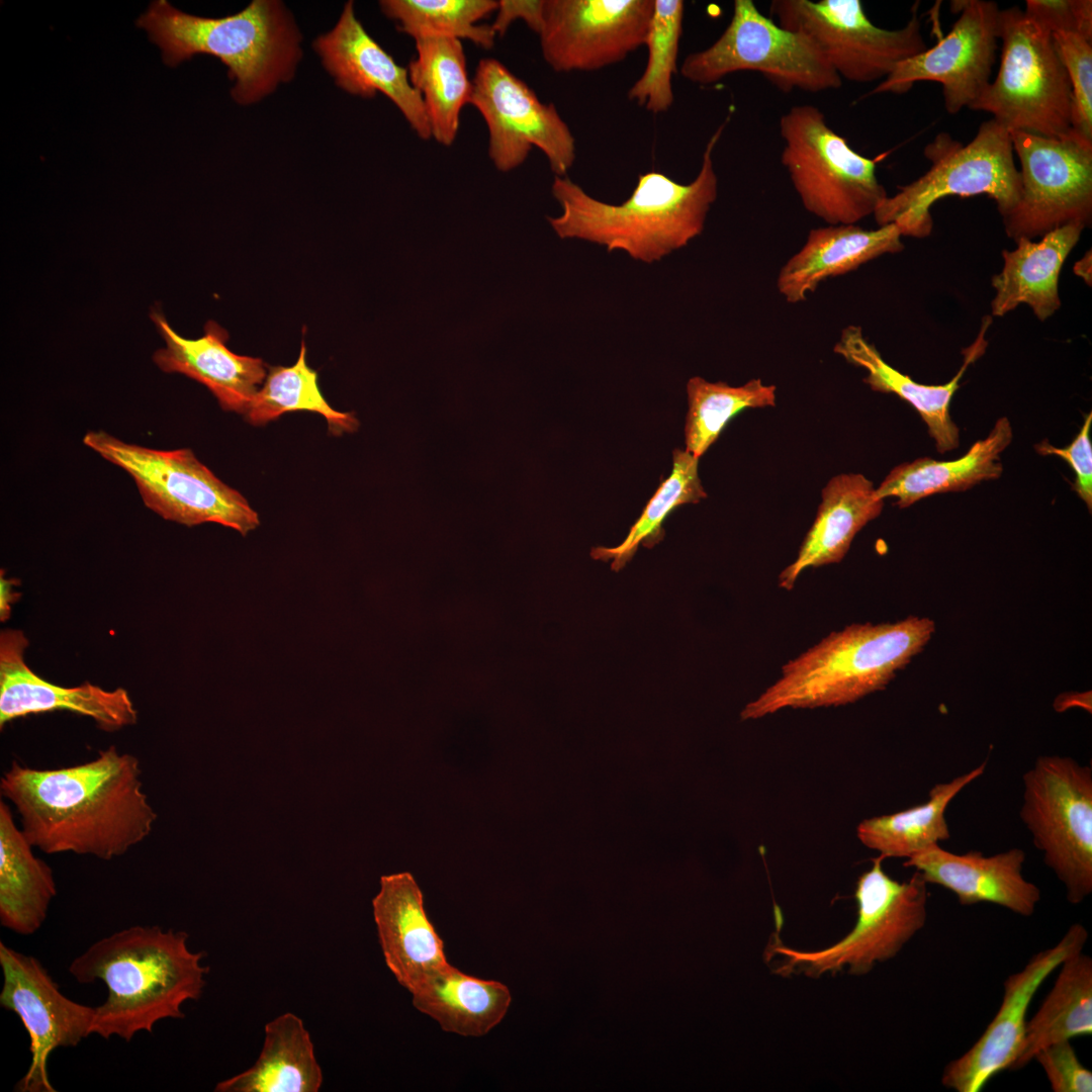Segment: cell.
<instances>
[{
  "mask_svg": "<svg viewBox=\"0 0 1092 1092\" xmlns=\"http://www.w3.org/2000/svg\"><path fill=\"white\" fill-rule=\"evenodd\" d=\"M1092 413H1089L1075 439L1065 448H1057L1046 440L1035 445L1038 454L1057 455L1069 463L1075 473L1072 489L1092 509V442L1090 437Z\"/></svg>",
  "mask_w": 1092,
  "mask_h": 1092,
  "instance_id": "44",
  "label": "cell"
},
{
  "mask_svg": "<svg viewBox=\"0 0 1092 1092\" xmlns=\"http://www.w3.org/2000/svg\"><path fill=\"white\" fill-rule=\"evenodd\" d=\"M987 762L947 783L933 786L928 800L890 815L862 820L856 834L867 847L883 858H909L927 847L950 838L945 811L952 799L973 781L982 776Z\"/></svg>",
  "mask_w": 1092,
  "mask_h": 1092,
  "instance_id": "35",
  "label": "cell"
},
{
  "mask_svg": "<svg viewBox=\"0 0 1092 1092\" xmlns=\"http://www.w3.org/2000/svg\"><path fill=\"white\" fill-rule=\"evenodd\" d=\"M741 71L760 73L784 93L837 89L841 78L806 34L781 27L751 0H735L731 20L709 48L686 57L681 76L709 85Z\"/></svg>",
  "mask_w": 1092,
  "mask_h": 1092,
  "instance_id": "11",
  "label": "cell"
},
{
  "mask_svg": "<svg viewBox=\"0 0 1092 1092\" xmlns=\"http://www.w3.org/2000/svg\"><path fill=\"white\" fill-rule=\"evenodd\" d=\"M883 507L884 499L862 474L832 477L822 490L816 518L796 559L779 575V586L791 590L805 569L840 562L855 535L880 516Z\"/></svg>",
  "mask_w": 1092,
  "mask_h": 1092,
  "instance_id": "27",
  "label": "cell"
},
{
  "mask_svg": "<svg viewBox=\"0 0 1092 1092\" xmlns=\"http://www.w3.org/2000/svg\"><path fill=\"white\" fill-rule=\"evenodd\" d=\"M901 237L896 223L876 230L857 224L812 229L803 247L780 269L778 291L790 303L804 301L827 278L854 271L884 254L902 251Z\"/></svg>",
  "mask_w": 1092,
  "mask_h": 1092,
  "instance_id": "26",
  "label": "cell"
},
{
  "mask_svg": "<svg viewBox=\"0 0 1092 1092\" xmlns=\"http://www.w3.org/2000/svg\"><path fill=\"white\" fill-rule=\"evenodd\" d=\"M1059 968L1053 988L1026 1022L1020 1052L1010 1070L1022 1069L1052 1043L1092 1033L1091 958L1080 950Z\"/></svg>",
  "mask_w": 1092,
  "mask_h": 1092,
  "instance_id": "34",
  "label": "cell"
},
{
  "mask_svg": "<svg viewBox=\"0 0 1092 1092\" xmlns=\"http://www.w3.org/2000/svg\"><path fill=\"white\" fill-rule=\"evenodd\" d=\"M1084 229L1081 223H1069L1044 234L1039 242L1021 238L1015 250H1004L1003 269L992 278L996 290L992 315L1002 316L1021 303L1041 322L1054 314L1061 305V269Z\"/></svg>",
  "mask_w": 1092,
  "mask_h": 1092,
  "instance_id": "28",
  "label": "cell"
},
{
  "mask_svg": "<svg viewBox=\"0 0 1092 1092\" xmlns=\"http://www.w3.org/2000/svg\"><path fill=\"white\" fill-rule=\"evenodd\" d=\"M1025 851L1011 848L986 856L979 850L957 854L939 844L906 859L927 884L952 892L960 904L992 903L1020 916H1031L1040 901V890L1022 875Z\"/></svg>",
  "mask_w": 1092,
  "mask_h": 1092,
  "instance_id": "22",
  "label": "cell"
},
{
  "mask_svg": "<svg viewBox=\"0 0 1092 1092\" xmlns=\"http://www.w3.org/2000/svg\"><path fill=\"white\" fill-rule=\"evenodd\" d=\"M992 318L984 316L976 341L964 350L965 360L958 373L945 384L926 385L914 381L889 365L878 349L863 336L858 326H848L841 331L834 345V352L848 363L862 367L867 372L863 382L874 391L894 393L910 403L927 426L936 450L944 454L960 445V430L952 421L949 406L960 380L969 365L981 357L988 345L985 334Z\"/></svg>",
  "mask_w": 1092,
  "mask_h": 1092,
  "instance_id": "25",
  "label": "cell"
},
{
  "mask_svg": "<svg viewBox=\"0 0 1092 1092\" xmlns=\"http://www.w3.org/2000/svg\"><path fill=\"white\" fill-rule=\"evenodd\" d=\"M415 43L417 57L408 64L410 81L423 99L432 138L450 147L472 90L462 42L450 37H424Z\"/></svg>",
  "mask_w": 1092,
  "mask_h": 1092,
  "instance_id": "33",
  "label": "cell"
},
{
  "mask_svg": "<svg viewBox=\"0 0 1092 1092\" xmlns=\"http://www.w3.org/2000/svg\"><path fill=\"white\" fill-rule=\"evenodd\" d=\"M915 3L898 29L876 26L858 0H772L769 17L810 37L837 75L855 83L886 79L901 62L928 49Z\"/></svg>",
  "mask_w": 1092,
  "mask_h": 1092,
  "instance_id": "13",
  "label": "cell"
},
{
  "mask_svg": "<svg viewBox=\"0 0 1092 1092\" xmlns=\"http://www.w3.org/2000/svg\"><path fill=\"white\" fill-rule=\"evenodd\" d=\"M687 394L686 451L697 458L709 449L737 414L745 408L776 404V386L763 384L759 378L731 386L695 376L687 383Z\"/></svg>",
  "mask_w": 1092,
  "mask_h": 1092,
  "instance_id": "38",
  "label": "cell"
},
{
  "mask_svg": "<svg viewBox=\"0 0 1092 1092\" xmlns=\"http://www.w3.org/2000/svg\"><path fill=\"white\" fill-rule=\"evenodd\" d=\"M3 985L0 1005L25 1027L31 1061L16 1085L20 1092H55L48 1061L59 1048H73L91 1034L95 1007L65 996L41 963L0 942Z\"/></svg>",
  "mask_w": 1092,
  "mask_h": 1092,
  "instance_id": "18",
  "label": "cell"
},
{
  "mask_svg": "<svg viewBox=\"0 0 1092 1092\" xmlns=\"http://www.w3.org/2000/svg\"><path fill=\"white\" fill-rule=\"evenodd\" d=\"M32 845L0 802V923L30 935L44 922L57 894L52 868L32 852Z\"/></svg>",
  "mask_w": 1092,
  "mask_h": 1092,
  "instance_id": "31",
  "label": "cell"
},
{
  "mask_svg": "<svg viewBox=\"0 0 1092 1092\" xmlns=\"http://www.w3.org/2000/svg\"><path fill=\"white\" fill-rule=\"evenodd\" d=\"M672 462L671 473L661 482L623 542L616 547L593 548L594 559L611 560L612 569L620 570L632 559L639 545L651 548L663 539V522L674 509L699 503L707 496L699 477V458L686 450L675 449Z\"/></svg>",
  "mask_w": 1092,
  "mask_h": 1092,
  "instance_id": "39",
  "label": "cell"
},
{
  "mask_svg": "<svg viewBox=\"0 0 1092 1092\" xmlns=\"http://www.w3.org/2000/svg\"><path fill=\"white\" fill-rule=\"evenodd\" d=\"M935 622L908 616L888 623H854L831 632L788 661L782 674L740 712L756 720L784 709L852 704L884 690L931 640Z\"/></svg>",
  "mask_w": 1092,
  "mask_h": 1092,
  "instance_id": "4",
  "label": "cell"
},
{
  "mask_svg": "<svg viewBox=\"0 0 1092 1092\" xmlns=\"http://www.w3.org/2000/svg\"><path fill=\"white\" fill-rule=\"evenodd\" d=\"M314 49L339 87L365 98L382 93L421 140L432 139L423 99L410 81L407 68L397 65L365 30L352 1L345 4L336 26L315 39Z\"/></svg>",
  "mask_w": 1092,
  "mask_h": 1092,
  "instance_id": "20",
  "label": "cell"
},
{
  "mask_svg": "<svg viewBox=\"0 0 1092 1092\" xmlns=\"http://www.w3.org/2000/svg\"><path fill=\"white\" fill-rule=\"evenodd\" d=\"M923 152L929 170L878 205L873 215L879 226L896 223L902 236L924 238L933 225L930 207L949 195L986 194L1002 218L1017 204L1020 176L1011 133L994 118L981 123L967 145L941 131Z\"/></svg>",
  "mask_w": 1092,
  "mask_h": 1092,
  "instance_id": "6",
  "label": "cell"
},
{
  "mask_svg": "<svg viewBox=\"0 0 1092 1092\" xmlns=\"http://www.w3.org/2000/svg\"><path fill=\"white\" fill-rule=\"evenodd\" d=\"M728 116L708 141L701 169L689 184L663 173L638 176L631 194L621 204L588 195L566 176H555L552 194L562 213L547 217L561 239H580L625 251L635 260L652 263L687 246L702 234L711 205L717 198L718 178L713 154Z\"/></svg>",
  "mask_w": 1092,
  "mask_h": 1092,
  "instance_id": "3",
  "label": "cell"
},
{
  "mask_svg": "<svg viewBox=\"0 0 1092 1092\" xmlns=\"http://www.w3.org/2000/svg\"><path fill=\"white\" fill-rule=\"evenodd\" d=\"M472 81L469 104L488 129V156L503 172L521 166L532 147L548 160L555 176H566L575 161V140L552 103L536 93L504 64L481 59Z\"/></svg>",
  "mask_w": 1092,
  "mask_h": 1092,
  "instance_id": "15",
  "label": "cell"
},
{
  "mask_svg": "<svg viewBox=\"0 0 1092 1092\" xmlns=\"http://www.w3.org/2000/svg\"><path fill=\"white\" fill-rule=\"evenodd\" d=\"M1075 273L1084 278L1089 284L1091 283V256L1086 255L1082 260L1076 263Z\"/></svg>",
  "mask_w": 1092,
  "mask_h": 1092,
  "instance_id": "47",
  "label": "cell"
},
{
  "mask_svg": "<svg viewBox=\"0 0 1092 1092\" xmlns=\"http://www.w3.org/2000/svg\"><path fill=\"white\" fill-rule=\"evenodd\" d=\"M1054 1092H1091L1092 1073L1080 1062L1070 1040L1052 1043L1034 1057Z\"/></svg>",
  "mask_w": 1092,
  "mask_h": 1092,
  "instance_id": "43",
  "label": "cell"
},
{
  "mask_svg": "<svg viewBox=\"0 0 1092 1092\" xmlns=\"http://www.w3.org/2000/svg\"><path fill=\"white\" fill-rule=\"evenodd\" d=\"M413 1005L436 1020L444 1031L483 1036L502 1022L512 996L493 980L464 974L446 965L424 978L411 992Z\"/></svg>",
  "mask_w": 1092,
  "mask_h": 1092,
  "instance_id": "30",
  "label": "cell"
},
{
  "mask_svg": "<svg viewBox=\"0 0 1092 1092\" xmlns=\"http://www.w3.org/2000/svg\"><path fill=\"white\" fill-rule=\"evenodd\" d=\"M151 318L166 343L153 356L156 365L205 385L223 411L245 415L266 377L265 362L232 352L225 345L228 332L213 321L205 324L202 337L187 339L171 328L161 310L154 309Z\"/></svg>",
  "mask_w": 1092,
  "mask_h": 1092,
  "instance_id": "23",
  "label": "cell"
},
{
  "mask_svg": "<svg viewBox=\"0 0 1092 1092\" xmlns=\"http://www.w3.org/2000/svg\"><path fill=\"white\" fill-rule=\"evenodd\" d=\"M381 11L415 40L424 37L466 39L482 49L493 48L496 34L478 23L497 8L494 0H383Z\"/></svg>",
  "mask_w": 1092,
  "mask_h": 1092,
  "instance_id": "37",
  "label": "cell"
},
{
  "mask_svg": "<svg viewBox=\"0 0 1092 1092\" xmlns=\"http://www.w3.org/2000/svg\"><path fill=\"white\" fill-rule=\"evenodd\" d=\"M654 0H544L538 33L556 72H589L644 46Z\"/></svg>",
  "mask_w": 1092,
  "mask_h": 1092,
  "instance_id": "16",
  "label": "cell"
},
{
  "mask_svg": "<svg viewBox=\"0 0 1092 1092\" xmlns=\"http://www.w3.org/2000/svg\"><path fill=\"white\" fill-rule=\"evenodd\" d=\"M141 776L135 756L110 746L93 760L62 768L12 761L0 790L33 847L110 860L144 841L157 820Z\"/></svg>",
  "mask_w": 1092,
  "mask_h": 1092,
  "instance_id": "1",
  "label": "cell"
},
{
  "mask_svg": "<svg viewBox=\"0 0 1092 1092\" xmlns=\"http://www.w3.org/2000/svg\"><path fill=\"white\" fill-rule=\"evenodd\" d=\"M952 6L960 16L950 31L934 47L898 64L872 94H904L916 82L933 81L941 85L948 113L970 108L991 82L1000 9L986 0L953 1Z\"/></svg>",
  "mask_w": 1092,
  "mask_h": 1092,
  "instance_id": "17",
  "label": "cell"
},
{
  "mask_svg": "<svg viewBox=\"0 0 1092 1092\" xmlns=\"http://www.w3.org/2000/svg\"><path fill=\"white\" fill-rule=\"evenodd\" d=\"M28 640L19 630L0 635V727L31 714L66 710L92 718L115 731L135 724L138 711L126 690L106 691L85 682L65 688L47 681L24 661Z\"/></svg>",
  "mask_w": 1092,
  "mask_h": 1092,
  "instance_id": "21",
  "label": "cell"
},
{
  "mask_svg": "<svg viewBox=\"0 0 1092 1092\" xmlns=\"http://www.w3.org/2000/svg\"><path fill=\"white\" fill-rule=\"evenodd\" d=\"M883 859L880 855L874 858L871 869L857 880V917L851 931L819 950L772 944L771 952L783 959L779 973L819 977L847 969L851 975H864L876 964L894 958L923 928L928 884L918 871L905 882L892 879L883 870Z\"/></svg>",
  "mask_w": 1092,
  "mask_h": 1092,
  "instance_id": "10",
  "label": "cell"
},
{
  "mask_svg": "<svg viewBox=\"0 0 1092 1092\" xmlns=\"http://www.w3.org/2000/svg\"><path fill=\"white\" fill-rule=\"evenodd\" d=\"M1010 133L1020 162V194L1003 218L1007 236L1016 242L1069 223L1090 225L1092 141L1073 129L1061 136Z\"/></svg>",
  "mask_w": 1092,
  "mask_h": 1092,
  "instance_id": "14",
  "label": "cell"
},
{
  "mask_svg": "<svg viewBox=\"0 0 1092 1092\" xmlns=\"http://www.w3.org/2000/svg\"><path fill=\"white\" fill-rule=\"evenodd\" d=\"M781 162L804 208L828 225L856 224L888 196L877 160L855 152L816 106L791 107L780 119Z\"/></svg>",
  "mask_w": 1092,
  "mask_h": 1092,
  "instance_id": "7",
  "label": "cell"
},
{
  "mask_svg": "<svg viewBox=\"0 0 1092 1092\" xmlns=\"http://www.w3.org/2000/svg\"><path fill=\"white\" fill-rule=\"evenodd\" d=\"M544 0L497 1L495 18L490 24L496 36H504L510 25L522 19L530 29L539 33L543 22Z\"/></svg>",
  "mask_w": 1092,
  "mask_h": 1092,
  "instance_id": "45",
  "label": "cell"
},
{
  "mask_svg": "<svg viewBox=\"0 0 1092 1092\" xmlns=\"http://www.w3.org/2000/svg\"><path fill=\"white\" fill-rule=\"evenodd\" d=\"M184 931L134 925L91 944L68 970L80 984L101 981L104 1002L95 1007L91 1034L130 1041L164 1019L183 1018L182 1006L198 1000L209 968L192 951Z\"/></svg>",
  "mask_w": 1092,
  "mask_h": 1092,
  "instance_id": "2",
  "label": "cell"
},
{
  "mask_svg": "<svg viewBox=\"0 0 1092 1092\" xmlns=\"http://www.w3.org/2000/svg\"><path fill=\"white\" fill-rule=\"evenodd\" d=\"M162 51L169 66L205 54L219 59L235 81L232 96L241 104L257 102L289 81L301 57V35L284 5L254 0L225 17L195 16L156 0L136 20Z\"/></svg>",
  "mask_w": 1092,
  "mask_h": 1092,
  "instance_id": "5",
  "label": "cell"
},
{
  "mask_svg": "<svg viewBox=\"0 0 1092 1092\" xmlns=\"http://www.w3.org/2000/svg\"><path fill=\"white\" fill-rule=\"evenodd\" d=\"M16 582L12 579H7L1 572L0 575V619L6 621L11 612V604L19 597L13 589V585Z\"/></svg>",
  "mask_w": 1092,
  "mask_h": 1092,
  "instance_id": "46",
  "label": "cell"
},
{
  "mask_svg": "<svg viewBox=\"0 0 1092 1092\" xmlns=\"http://www.w3.org/2000/svg\"><path fill=\"white\" fill-rule=\"evenodd\" d=\"M1013 430L1008 418L996 421L984 439L975 442L962 457L938 461L929 457L894 467L876 488L880 498L894 496L896 505L907 508L923 497L967 490L1001 476L1002 452L1010 445Z\"/></svg>",
  "mask_w": 1092,
  "mask_h": 1092,
  "instance_id": "29",
  "label": "cell"
},
{
  "mask_svg": "<svg viewBox=\"0 0 1092 1092\" xmlns=\"http://www.w3.org/2000/svg\"><path fill=\"white\" fill-rule=\"evenodd\" d=\"M685 4L681 0H654L644 46L648 50L645 70L628 91L652 113L667 111L673 103L672 77L682 33Z\"/></svg>",
  "mask_w": 1092,
  "mask_h": 1092,
  "instance_id": "40",
  "label": "cell"
},
{
  "mask_svg": "<svg viewBox=\"0 0 1092 1092\" xmlns=\"http://www.w3.org/2000/svg\"><path fill=\"white\" fill-rule=\"evenodd\" d=\"M1088 939L1079 923L1053 947L1033 954L1022 970L1004 982L1001 1005L978 1040L943 1069L941 1084L957 1092H979L998 1073L1010 1070L1023 1041L1030 1002L1044 980Z\"/></svg>",
  "mask_w": 1092,
  "mask_h": 1092,
  "instance_id": "19",
  "label": "cell"
},
{
  "mask_svg": "<svg viewBox=\"0 0 1092 1092\" xmlns=\"http://www.w3.org/2000/svg\"><path fill=\"white\" fill-rule=\"evenodd\" d=\"M998 73L970 109L985 111L1011 131L1061 136L1071 130L1070 81L1052 34L1018 6L1000 9Z\"/></svg>",
  "mask_w": 1092,
  "mask_h": 1092,
  "instance_id": "8",
  "label": "cell"
},
{
  "mask_svg": "<svg viewBox=\"0 0 1092 1092\" xmlns=\"http://www.w3.org/2000/svg\"><path fill=\"white\" fill-rule=\"evenodd\" d=\"M1027 18L1046 30L1072 32L1092 40L1091 0H1027Z\"/></svg>",
  "mask_w": 1092,
  "mask_h": 1092,
  "instance_id": "42",
  "label": "cell"
},
{
  "mask_svg": "<svg viewBox=\"0 0 1092 1092\" xmlns=\"http://www.w3.org/2000/svg\"><path fill=\"white\" fill-rule=\"evenodd\" d=\"M1022 782L1021 821L1068 901L1080 904L1092 892V768L1069 756L1040 755Z\"/></svg>",
  "mask_w": 1092,
  "mask_h": 1092,
  "instance_id": "12",
  "label": "cell"
},
{
  "mask_svg": "<svg viewBox=\"0 0 1092 1092\" xmlns=\"http://www.w3.org/2000/svg\"><path fill=\"white\" fill-rule=\"evenodd\" d=\"M323 1084L310 1035L287 1012L265 1025L261 1053L248 1070L217 1083L216 1092H316Z\"/></svg>",
  "mask_w": 1092,
  "mask_h": 1092,
  "instance_id": "32",
  "label": "cell"
},
{
  "mask_svg": "<svg viewBox=\"0 0 1092 1092\" xmlns=\"http://www.w3.org/2000/svg\"><path fill=\"white\" fill-rule=\"evenodd\" d=\"M1052 39L1071 85V129L1092 141V40L1072 32Z\"/></svg>",
  "mask_w": 1092,
  "mask_h": 1092,
  "instance_id": "41",
  "label": "cell"
},
{
  "mask_svg": "<svg viewBox=\"0 0 1092 1092\" xmlns=\"http://www.w3.org/2000/svg\"><path fill=\"white\" fill-rule=\"evenodd\" d=\"M83 444L133 479L147 508L188 527L216 523L246 536L258 514L236 489L217 478L191 449L159 450L89 431Z\"/></svg>",
  "mask_w": 1092,
  "mask_h": 1092,
  "instance_id": "9",
  "label": "cell"
},
{
  "mask_svg": "<svg viewBox=\"0 0 1092 1092\" xmlns=\"http://www.w3.org/2000/svg\"><path fill=\"white\" fill-rule=\"evenodd\" d=\"M298 411L322 415L333 435L353 432L359 425L352 413L334 410L324 397L317 372L306 363L303 340L298 359L292 366L269 367L264 385L254 395L245 417L252 425L262 426L285 413Z\"/></svg>",
  "mask_w": 1092,
  "mask_h": 1092,
  "instance_id": "36",
  "label": "cell"
},
{
  "mask_svg": "<svg viewBox=\"0 0 1092 1092\" xmlns=\"http://www.w3.org/2000/svg\"><path fill=\"white\" fill-rule=\"evenodd\" d=\"M372 908L385 964L408 992L448 965L443 940L425 911L422 890L412 874L382 876Z\"/></svg>",
  "mask_w": 1092,
  "mask_h": 1092,
  "instance_id": "24",
  "label": "cell"
}]
</instances>
